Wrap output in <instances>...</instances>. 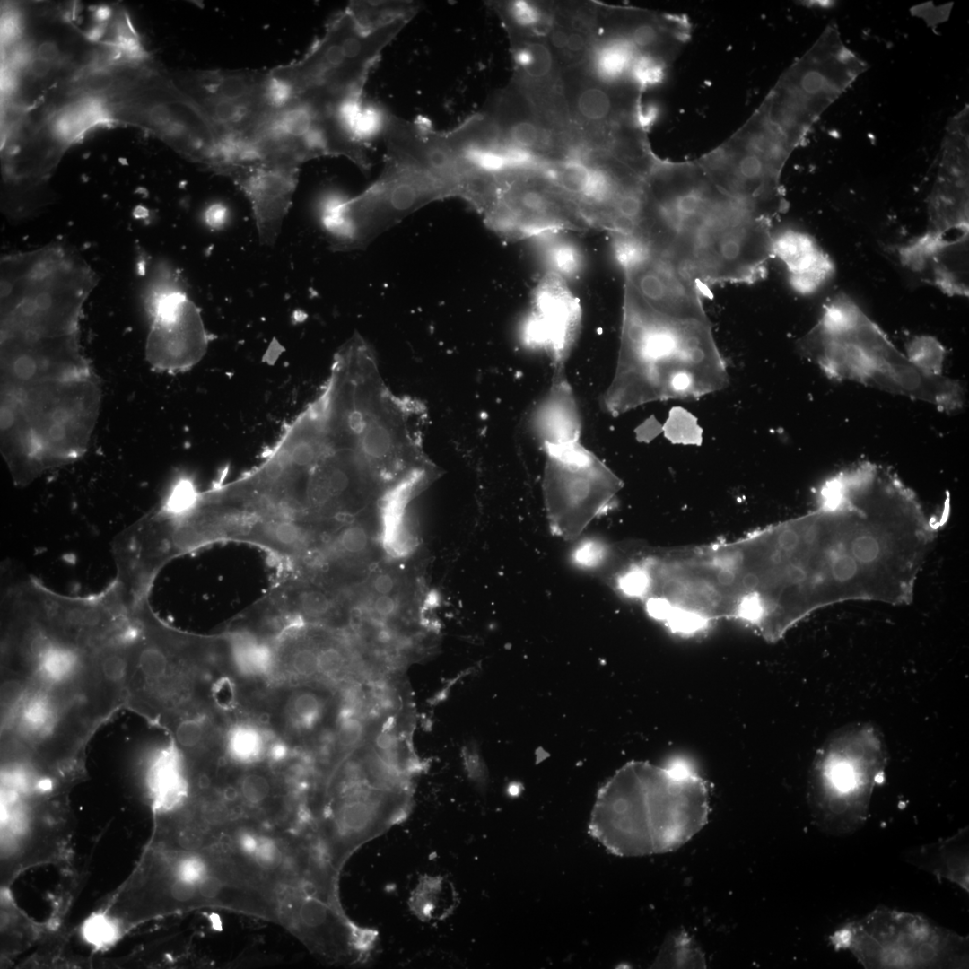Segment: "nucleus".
Instances as JSON below:
<instances>
[{
	"instance_id": "09e8293b",
	"label": "nucleus",
	"mask_w": 969,
	"mask_h": 969,
	"mask_svg": "<svg viewBox=\"0 0 969 969\" xmlns=\"http://www.w3.org/2000/svg\"><path fill=\"white\" fill-rule=\"evenodd\" d=\"M858 561L851 555H838L832 563V574L837 581H849L858 572Z\"/></svg>"
},
{
	"instance_id": "79ce46f5",
	"label": "nucleus",
	"mask_w": 969,
	"mask_h": 969,
	"mask_svg": "<svg viewBox=\"0 0 969 969\" xmlns=\"http://www.w3.org/2000/svg\"><path fill=\"white\" fill-rule=\"evenodd\" d=\"M656 965L670 967H703L704 959L692 939L682 933L665 945L658 956Z\"/></svg>"
},
{
	"instance_id": "c9c22d12",
	"label": "nucleus",
	"mask_w": 969,
	"mask_h": 969,
	"mask_svg": "<svg viewBox=\"0 0 969 969\" xmlns=\"http://www.w3.org/2000/svg\"><path fill=\"white\" fill-rule=\"evenodd\" d=\"M544 40L558 68L563 72L586 65L597 36L571 26L558 18L553 11L552 23Z\"/></svg>"
},
{
	"instance_id": "4468645a",
	"label": "nucleus",
	"mask_w": 969,
	"mask_h": 969,
	"mask_svg": "<svg viewBox=\"0 0 969 969\" xmlns=\"http://www.w3.org/2000/svg\"><path fill=\"white\" fill-rule=\"evenodd\" d=\"M411 807L410 789L364 786L327 798L317 838L337 871L362 844L399 823Z\"/></svg>"
},
{
	"instance_id": "a18cd8bd",
	"label": "nucleus",
	"mask_w": 969,
	"mask_h": 969,
	"mask_svg": "<svg viewBox=\"0 0 969 969\" xmlns=\"http://www.w3.org/2000/svg\"><path fill=\"white\" fill-rule=\"evenodd\" d=\"M369 544L366 529L360 525L345 528L336 537L335 549L344 555H356L362 553Z\"/></svg>"
},
{
	"instance_id": "39448f33",
	"label": "nucleus",
	"mask_w": 969,
	"mask_h": 969,
	"mask_svg": "<svg viewBox=\"0 0 969 969\" xmlns=\"http://www.w3.org/2000/svg\"><path fill=\"white\" fill-rule=\"evenodd\" d=\"M415 16H373L356 1L336 13L298 60L271 69L288 98L326 109L362 100L366 80L384 48Z\"/></svg>"
},
{
	"instance_id": "a19ab883",
	"label": "nucleus",
	"mask_w": 969,
	"mask_h": 969,
	"mask_svg": "<svg viewBox=\"0 0 969 969\" xmlns=\"http://www.w3.org/2000/svg\"><path fill=\"white\" fill-rule=\"evenodd\" d=\"M85 943L96 950H105L117 944L123 936V928L118 919L106 912H95L89 915L80 928Z\"/></svg>"
},
{
	"instance_id": "473e14b6",
	"label": "nucleus",
	"mask_w": 969,
	"mask_h": 969,
	"mask_svg": "<svg viewBox=\"0 0 969 969\" xmlns=\"http://www.w3.org/2000/svg\"><path fill=\"white\" fill-rule=\"evenodd\" d=\"M641 56L642 55L621 36L598 35L590 57L584 65L603 83L615 85L633 84L631 81V74L635 61Z\"/></svg>"
},
{
	"instance_id": "6e6d98bb",
	"label": "nucleus",
	"mask_w": 969,
	"mask_h": 969,
	"mask_svg": "<svg viewBox=\"0 0 969 969\" xmlns=\"http://www.w3.org/2000/svg\"><path fill=\"white\" fill-rule=\"evenodd\" d=\"M31 73L34 75L44 76L48 73L50 69V63L39 57H37L31 62Z\"/></svg>"
},
{
	"instance_id": "3c124183",
	"label": "nucleus",
	"mask_w": 969,
	"mask_h": 969,
	"mask_svg": "<svg viewBox=\"0 0 969 969\" xmlns=\"http://www.w3.org/2000/svg\"><path fill=\"white\" fill-rule=\"evenodd\" d=\"M397 608V601L389 595H379L373 602V610L380 617L393 616Z\"/></svg>"
},
{
	"instance_id": "c03bdc74",
	"label": "nucleus",
	"mask_w": 969,
	"mask_h": 969,
	"mask_svg": "<svg viewBox=\"0 0 969 969\" xmlns=\"http://www.w3.org/2000/svg\"><path fill=\"white\" fill-rule=\"evenodd\" d=\"M944 354V347L937 339L921 336L914 337L909 343L906 355L924 371L940 374Z\"/></svg>"
},
{
	"instance_id": "0eeeda50",
	"label": "nucleus",
	"mask_w": 969,
	"mask_h": 969,
	"mask_svg": "<svg viewBox=\"0 0 969 969\" xmlns=\"http://www.w3.org/2000/svg\"><path fill=\"white\" fill-rule=\"evenodd\" d=\"M455 196L452 188L420 169L384 159L379 178L350 198H331L321 222L336 250L367 247L379 235L419 208Z\"/></svg>"
},
{
	"instance_id": "603ef678",
	"label": "nucleus",
	"mask_w": 969,
	"mask_h": 969,
	"mask_svg": "<svg viewBox=\"0 0 969 969\" xmlns=\"http://www.w3.org/2000/svg\"><path fill=\"white\" fill-rule=\"evenodd\" d=\"M227 207L222 204L211 205L205 213V223L213 228L221 227L227 220Z\"/></svg>"
},
{
	"instance_id": "f03ea898",
	"label": "nucleus",
	"mask_w": 969,
	"mask_h": 969,
	"mask_svg": "<svg viewBox=\"0 0 969 969\" xmlns=\"http://www.w3.org/2000/svg\"><path fill=\"white\" fill-rule=\"evenodd\" d=\"M801 349L828 377L857 382L952 412L964 404L960 382L917 366L846 294L824 307Z\"/></svg>"
},
{
	"instance_id": "cd10ccee",
	"label": "nucleus",
	"mask_w": 969,
	"mask_h": 969,
	"mask_svg": "<svg viewBox=\"0 0 969 969\" xmlns=\"http://www.w3.org/2000/svg\"><path fill=\"white\" fill-rule=\"evenodd\" d=\"M968 832L965 827L950 837L916 847L908 851L904 859L938 880L949 881L968 893Z\"/></svg>"
},
{
	"instance_id": "7c9ffc66",
	"label": "nucleus",
	"mask_w": 969,
	"mask_h": 969,
	"mask_svg": "<svg viewBox=\"0 0 969 969\" xmlns=\"http://www.w3.org/2000/svg\"><path fill=\"white\" fill-rule=\"evenodd\" d=\"M169 728L172 745L184 756L214 755L222 751L223 729L200 707L189 709L170 717Z\"/></svg>"
},
{
	"instance_id": "a211bd4d",
	"label": "nucleus",
	"mask_w": 969,
	"mask_h": 969,
	"mask_svg": "<svg viewBox=\"0 0 969 969\" xmlns=\"http://www.w3.org/2000/svg\"><path fill=\"white\" fill-rule=\"evenodd\" d=\"M531 305V311L521 326L523 342L530 347L544 349L554 370L564 369L581 327L579 299L565 279L548 272L537 284Z\"/></svg>"
},
{
	"instance_id": "423d86ee",
	"label": "nucleus",
	"mask_w": 969,
	"mask_h": 969,
	"mask_svg": "<svg viewBox=\"0 0 969 969\" xmlns=\"http://www.w3.org/2000/svg\"><path fill=\"white\" fill-rule=\"evenodd\" d=\"M865 968H965L968 938L916 913L879 906L830 937Z\"/></svg>"
},
{
	"instance_id": "de8ad7c7",
	"label": "nucleus",
	"mask_w": 969,
	"mask_h": 969,
	"mask_svg": "<svg viewBox=\"0 0 969 969\" xmlns=\"http://www.w3.org/2000/svg\"><path fill=\"white\" fill-rule=\"evenodd\" d=\"M851 554L858 562L870 563L879 556V541L869 534L860 535L852 541Z\"/></svg>"
},
{
	"instance_id": "ea45409f",
	"label": "nucleus",
	"mask_w": 969,
	"mask_h": 969,
	"mask_svg": "<svg viewBox=\"0 0 969 969\" xmlns=\"http://www.w3.org/2000/svg\"><path fill=\"white\" fill-rule=\"evenodd\" d=\"M367 736V718L348 709L339 707L336 712L335 727L337 764L363 746Z\"/></svg>"
},
{
	"instance_id": "6e6552de",
	"label": "nucleus",
	"mask_w": 969,
	"mask_h": 969,
	"mask_svg": "<svg viewBox=\"0 0 969 969\" xmlns=\"http://www.w3.org/2000/svg\"><path fill=\"white\" fill-rule=\"evenodd\" d=\"M792 151L784 135L756 110L731 138L697 162L746 211L772 223L788 207L781 173Z\"/></svg>"
},
{
	"instance_id": "864d4df0",
	"label": "nucleus",
	"mask_w": 969,
	"mask_h": 969,
	"mask_svg": "<svg viewBox=\"0 0 969 969\" xmlns=\"http://www.w3.org/2000/svg\"><path fill=\"white\" fill-rule=\"evenodd\" d=\"M395 586L394 579L388 573L376 575L371 582L372 589L379 595H389Z\"/></svg>"
},
{
	"instance_id": "412c9836",
	"label": "nucleus",
	"mask_w": 969,
	"mask_h": 969,
	"mask_svg": "<svg viewBox=\"0 0 969 969\" xmlns=\"http://www.w3.org/2000/svg\"><path fill=\"white\" fill-rule=\"evenodd\" d=\"M946 144L938 177L930 195L929 219L923 235L931 238L969 232L968 161L965 141Z\"/></svg>"
},
{
	"instance_id": "4d7b16f0",
	"label": "nucleus",
	"mask_w": 969,
	"mask_h": 969,
	"mask_svg": "<svg viewBox=\"0 0 969 969\" xmlns=\"http://www.w3.org/2000/svg\"><path fill=\"white\" fill-rule=\"evenodd\" d=\"M109 15L110 10L106 6L98 8L95 13V16L99 21H105L109 17Z\"/></svg>"
},
{
	"instance_id": "7ed1b4c3",
	"label": "nucleus",
	"mask_w": 969,
	"mask_h": 969,
	"mask_svg": "<svg viewBox=\"0 0 969 969\" xmlns=\"http://www.w3.org/2000/svg\"><path fill=\"white\" fill-rule=\"evenodd\" d=\"M2 452L13 480L26 484L86 450L99 405L91 371L2 388Z\"/></svg>"
},
{
	"instance_id": "f3484780",
	"label": "nucleus",
	"mask_w": 969,
	"mask_h": 969,
	"mask_svg": "<svg viewBox=\"0 0 969 969\" xmlns=\"http://www.w3.org/2000/svg\"><path fill=\"white\" fill-rule=\"evenodd\" d=\"M614 254L625 283L654 310L674 319L707 321L703 292L670 259L651 252L638 240L620 242Z\"/></svg>"
},
{
	"instance_id": "f8f14e48",
	"label": "nucleus",
	"mask_w": 969,
	"mask_h": 969,
	"mask_svg": "<svg viewBox=\"0 0 969 969\" xmlns=\"http://www.w3.org/2000/svg\"><path fill=\"white\" fill-rule=\"evenodd\" d=\"M497 178L498 199L484 220L498 234L519 240L591 227L542 167L507 169Z\"/></svg>"
},
{
	"instance_id": "393cba45",
	"label": "nucleus",
	"mask_w": 969,
	"mask_h": 969,
	"mask_svg": "<svg viewBox=\"0 0 969 969\" xmlns=\"http://www.w3.org/2000/svg\"><path fill=\"white\" fill-rule=\"evenodd\" d=\"M531 428L544 448L579 441L581 418L564 369L554 370L548 391L532 412Z\"/></svg>"
},
{
	"instance_id": "a878e982",
	"label": "nucleus",
	"mask_w": 969,
	"mask_h": 969,
	"mask_svg": "<svg viewBox=\"0 0 969 969\" xmlns=\"http://www.w3.org/2000/svg\"><path fill=\"white\" fill-rule=\"evenodd\" d=\"M773 254L786 266L792 288L802 294L816 292L834 271L815 239L799 231L789 229L773 236Z\"/></svg>"
},
{
	"instance_id": "58836bf2",
	"label": "nucleus",
	"mask_w": 969,
	"mask_h": 969,
	"mask_svg": "<svg viewBox=\"0 0 969 969\" xmlns=\"http://www.w3.org/2000/svg\"><path fill=\"white\" fill-rule=\"evenodd\" d=\"M240 771L233 783L239 800L247 808H266L277 795L275 778L263 768V764Z\"/></svg>"
},
{
	"instance_id": "8fccbe9b",
	"label": "nucleus",
	"mask_w": 969,
	"mask_h": 969,
	"mask_svg": "<svg viewBox=\"0 0 969 969\" xmlns=\"http://www.w3.org/2000/svg\"><path fill=\"white\" fill-rule=\"evenodd\" d=\"M170 894L171 897L178 902H188L195 898L198 893V886L181 879L174 877L170 886Z\"/></svg>"
},
{
	"instance_id": "49530a36",
	"label": "nucleus",
	"mask_w": 969,
	"mask_h": 969,
	"mask_svg": "<svg viewBox=\"0 0 969 969\" xmlns=\"http://www.w3.org/2000/svg\"><path fill=\"white\" fill-rule=\"evenodd\" d=\"M211 872L209 864L197 855H187L179 859L173 868L174 877L192 882L198 886L200 881Z\"/></svg>"
},
{
	"instance_id": "e433bc0d",
	"label": "nucleus",
	"mask_w": 969,
	"mask_h": 969,
	"mask_svg": "<svg viewBox=\"0 0 969 969\" xmlns=\"http://www.w3.org/2000/svg\"><path fill=\"white\" fill-rule=\"evenodd\" d=\"M236 851L249 864L264 872H275L285 860L277 839L252 828H241L233 836Z\"/></svg>"
},
{
	"instance_id": "72a5a7b5",
	"label": "nucleus",
	"mask_w": 969,
	"mask_h": 969,
	"mask_svg": "<svg viewBox=\"0 0 969 969\" xmlns=\"http://www.w3.org/2000/svg\"><path fill=\"white\" fill-rule=\"evenodd\" d=\"M185 758L171 744L155 757L149 773L154 807L161 811L177 808L188 794Z\"/></svg>"
},
{
	"instance_id": "b1692460",
	"label": "nucleus",
	"mask_w": 969,
	"mask_h": 969,
	"mask_svg": "<svg viewBox=\"0 0 969 969\" xmlns=\"http://www.w3.org/2000/svg\"><path fill=\"white\" fill-rule=\"evenodd\" d=\"M274 694L271 724L290 741L313 739L327 720L331 697L328 688L314 684L277 685ZM275 732V731H274Z\"/></svg>"
},
{
	"instance_id": "dca6fc26",
	"label": "nucleus",
	"mask_w": 969,
	"mask_h": 969,
	"mask_svg": "<svg viewBox=\"0 0 969 969\" xmlns=\"http://www.w3.org/2000/svg\"><path fill=\"white\" fill-rule=\"evenodd\" d=\"M561 82L572 125L588 150L607 152L618 126L638 122L642 92L633 84L603 83L585 65L561 72Z\"/></svg>"
},
{
	"instance_id": "1a4fd4ad",
	"label": "nucleus",
	"mask_w": 969,
	"mask_h": 969,
	"mask_svg": "<svg viewBox=\"0 0 969 969\" xmlns=\"http://www.w3.org/2000/svg\"><path fill=\"white\" fill-rule=\"evenodd\" d=\"M771 224L737 208L677 240L667 258L703 292L713 284H754L773 258Z\"/></svg>"
},
{
	"instance_id": "f704fd0d",
	"label": "nucleus",
	"mask_w": 969,
	"mask_h": 969,
	"mask_svg": "<svg viewBox=\"0 0 969 969\" xmlns=\"http://www.w3.org/2000/svg\"><path fill=\"white\" fill-rule=\"evenodd\" d=\"M493 9L509 39L540 38L547 33L553 19L554 3L531 1L494 2Z\"/></svg>"
},
{
	"instance_id": "9d476101",
	"label": "nucleus",
	"mask_w": 969,
	"mask_h": 969,
	"mask_svg": "<svg viewBox=\"0 0 969 969\" xmlns=\"http://www.w3.org/2000/svg\"><path fill=\"white\" fill-rule=\"evenodd\" d=\"M543 496L554 534L578 537L621 488L619 478L580 441L545 448Z\"/></svg>"
},
{
	"instance_id": "bb28decb",
	"label": "nucleus",
	"mask_w": 969,
	"mask_h": 969,
	"mask_svg": "<svg viewBox=\"0 0 969 969\" xmlns=\"http://www.w3.org/2000/svg\"><path fill=\"white\" fill-rule=\"evenodd\" d=\"M275 637L250 629H238L220 639V645L234 675L247 682L272 681L275 668Z\"/></svg>"
},
{
	"instance_id": "5701e85b",
	"label": "nucleus",
	"mask_w": 969,
	"mask_h": 969,
	"mask_svg": "<svg viewBox=\"0 0 969 969\" xmlns=\"http://www.w3.org/2000/svg\"><path fill=\"white\" fill-rule=\"evenodd\" d=\"M487 112L499 145L524 149L551 162L564 159L561 136L542 125L528 98L512 82L497 93Z\"/></svg>"
},
{
	"instance_id": "2eb2a0df",
	"label": "nucleus",
	"mask_w": 969,
	"mask_h": 969,
	"mask_svg": "<svg viewBox=\"0 0 969 969\" xmlns=\"http://www.w3.org/2000/svg\"><path fill=\"white\" fill-rule=\"evenodd\" d=\"M882 771L881 762L871 756L842 753L826 756L816 768L815 781V816L819 828L836 836L860 829Z\"/></svg>"
},
{
	"instance_id": "aec40b11",
	"label": "nucleus",
	"mask_w": 969,
	"mask_h": 969,
	"mask_svg": "<svg viewBox=\"0 0 969 969\" xmlns=\"http://www.w3.org/2000/svg\"><path fill=\"white\" fill-rule=\"evenodd\" d=\"M598 36L618 35L627 39L641 55L670 65L686 39L683 21L646 10L598 4Z\"/></svg>"
},
{
	"instance_id": "2f4dec72",
	"label": "nucleus",
	"mask_w": 969,
	"mask_h": 969,
	"mask_svg": "<svg viewBox=\"0 0 969 969\" xmlns=\"http://www.w3.org/2000/svg\"><path fill=\"white\" fill-rule=\"evenodd\" d=\"M515 73L512 82L522 89L543 86L561 79V71L544 39H511Z\"/></svg>"
},
{
	"instance_id": "37998d69",
	"label": "nucleus",
	"mask_w": 969,
	"mask_h": 969,
	"mask_svg": "<svg viewBox=\"0 0 969 969\" xmlns=\"http://www.w3.org/2000/svg\"><path fill=\"white\" fill-rule=\"evenodd\" d=\"M546 261L551 271L564 279L572 277L581 269L582 257L580 249L572 242L556 240L550 243L546 250Z\"/></svg>"
},
{
	"instance_id": "9b49d317",
	"label": "nucleus",
	"mask_w": 969,
	"mask_h": 969,
	"mask_svg": "<svg viewBox=\"0 0 969 969\" xmlns=\"http://www.w3.org/2000/svg\"><path fill=\"white\" fill-rule=\"evenodd\" d=\"M194 101L223 140V162L233 160L247 139L287 98L271 71L209 70L188 80Z\"/></svg>"
},
{
	"instance_id": "ddd939ff",
	"label": "nucleus",
	"mask_w": 969,
	"mask_h": 969,
	"mask_svg": "<svg viewBox=\"0 0 969 969\" xmlns=\"http://www.w3.org/2000/svg\"><path fill=\"white\" fill-rule=\"evenodd\" d=\"M150 320L145 357L153 370L168 373L188 371L205 356L209 335L200 310L176 275L158 268L144 296Z\"/></svg>"
},
{
	"instance_id": "c756f323",
	"label": "nucleus",
	"mask_w": 969,
	"mask_h": 969,
	"mask_svg": "<svg viewBox=\"0 0 969 969\" xmlns=\"http://www.w3.org/2000/svg\"><path fill=\"white\" fill-rule=\"evenodd\" d=\"M303 519L282 517H249L241 538L298 561L309 549L310 534Z\"/></svg>"
},
{
	"instance_id": "c85d7f7f",
	"label": "nucleus",
	"mask_w": 969,
	"mask_h": 969,
	"mask_svg": "<svg viewBox=\"0 0 969 969\" xmlns=\"http://www.w3.org/2000/svg\"><path fill=\"white\" fill-rule=\"evenodd\" d=\"M277 737L269 727L258 720H233L223 729L222 755L226 764L238 769L264 764Z\"/></svg>"
},
{
	"instance_id": "4c0bfd02",
	"label": "nucleus",
	"mask_w": 969,
	"mask_h": 969,
	"mask_svg": "<svg viewBox=\"0 0 969 969\" xmlns=\"http://www.w3.org/2000/svg\"><path fill=\"white\" fill-rule=\"evenodd\" d=\"M319 685L328 689H341L359 680L357 663L343 644L332 640H318Z\"/></svg>"
},
{
	"instance_id": "4be33fe9",
	"label": "nucleus",
	"mask_w": 969,
	"mask_h": 969,
	"mask_svg": "<svg viewBox=\"0 0 969 969\" xmlns=\"http://www.w3.org/2000/svg\"><path fill=\"white\" fill-rule=\"evenodd\" d=\"M969 232L942 238L925 235L899 249L907 268L948 295L968 296Z\"/></svg>"
},
{
	"instance_id": "5fc2aeb1",
	"label": "nucleus",
	"mask_w": 969,
	"mask_h": 969,
	"mask_svg": "<svg viewBox=\"0 0 969 969\" xmlns=\"http://www.w3.org/2000/svg\"><path fill=\"white\" fill-rule=\"evenodd\" d=\"M58 55L57 47L53 42H44L38 49V57L48 61H53Z\"/></svg>"
},
{
	"instance_id": "13d9d810",
	"label": "nucleus",
	"mask_w": 969,
	"mask_h": 969,
	"mask_svg": "<svg viewBox=\"0 0 969 969\" xmlns=\"http://www.w3.org/2000/svg\"><path fill=\"white\" fill-rule=\"evenodd\" d=\"M102 32L103 29L101 27H96L90 32L89 38L98 39L102 35Z\"/></svg>"
},
{
	"instance_id": "20e7f679",
	"label": "nucleus",
	"mask_w": 969,
	"mask_h": 969,
	"mask_svg": "<svg viewBox=\"0 0 969 969\" xmlns=\"http://www.w3.org/2000/svg\"><path fill=\"white\" fill-rule=\"evenodd\" d=\"M97 284L73 249L51 244L1 262V336L31 343L79 337L83 305Z\"/></svg>"
},
{
	"instance_id": "6ab92c4d",
	"label": "nucleus",
	"mask_w": 969,
	"mask_h": 969,
	"mask_svg": "<svg viewBox=\"0 0 969 969\" xmlns=\"http://www.w3.org/2000/svg\"><path fill=\"white\" fill-rule=\"evenodd\" d=\"M299 174L300 167L264 162L235 165L221 173L248 198L264 245L271 246L277 240L292 205Z\"/></svg>"
},
{
	"instance_id": "f257e3e1",
	"label": "nucleus",
	"mask_w": 969,
	"mask_h": 969,
	"mask_svg": "<svg viewBox=\"0 0 969 969\" xmlns=\"http://www.w3.org/2000/svg\"><path fill=\"white\" fill-rule=\"evenodd\" d=\"M709 811L707 785L686 765L631 762L598 790L589 831L617 856L664 853L694 836Z\"/></svg>"
}]
</instances>
